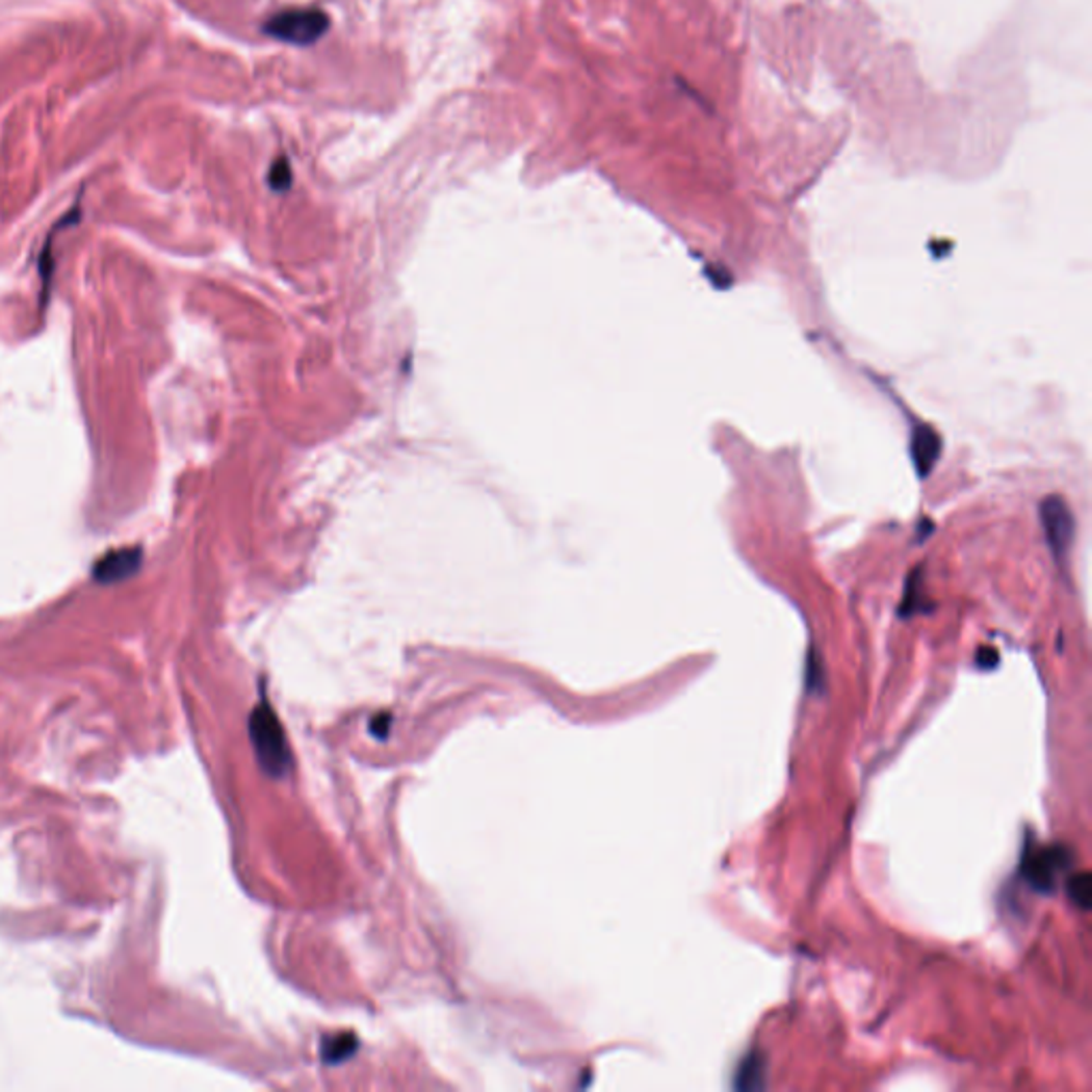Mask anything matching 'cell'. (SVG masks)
I'll list each match as a JSON object with an SVG mask.
<instances>
[{
  "mask_svg": "<svg viewBox=\"0 0 1092 1092\" xmlns=\"http://www.w3.org/2000/svg\"><path fill=\"white\" fill-rule=\"evenodd\" d=\"M248 730H250L252 747H255L257 751V758L263 771L269 773L271 777L286 775L292 766L290 749H288L284 730L278 722V716L267 702H261L255 710H252Z\"/></svg>",
  "mask_w": 1092,
  "mask_h": 1092,
  "instance_id": "1",
  "label": "cell"
},
{
  "mask_svg": "<svg viewBox=\"0 0 1092 1092\" xmlns=\"http://www.w3.org/2000/svg\"><path fill=\"white\" fill-rule=\"evenodd\" d=\"M331 28V20L320 9H286L271 16L263 32L290 46H312Z\"/></svg>",
  "mask_w": 1092,
  "mask_h": 1092,
  "instance_id": "2",
  "label": "cell"
},
{
  "mask_svg": "<svg viewBox=\"0 0 1092 1092\" xmlns=\"http://www.w3.org/2000/svg\"><path fill=\"white\" fill-rule=\"evenodd\" d=\"M1039 515H1041V525H1043L1047 546L1052 549L1057 560H1063L1071 549L1073 531H1075L1073 515L1067 506V501L1059 495H1049L1041 501Z\"/></svg>",
  "mask_w": 1092,
  "mask_h": 1092,
  "instance_id": "3",
  "label": "cell"
},
{
  "mask_svg": "<svg viewBox=\"0 0 1092 1092\" xmlns=\"http://www.w3.org/2000/svg\"><path fill=\"white\" fill-rule=\"evenodd\" d=\"M1069 862V852H1065L1059 846L1039 848L1035 852H1026V856L1022 858V875L1035 890L1049 892L1057 886L1061 870H1065Z\"/></svg>",
  "mask_w": 1092,
  "mask_h": 1092,
  "instance_id": "4",
  "label": "cell"
},
{
  "mask_svg": "<svg viewBox=\"0 0 1092 1092\" xmlns=\"http://www.w3.org/2000/svg\"><path fill=\"white\" fill-rule=\"evenodd\" d=\"M144 564L141 546H122V549L105 553L93 568V578L99 584H115L133 578Z\"/></svg>",
  "mask_w": 1092,
  "mask_h": 1092,
  "instance_id": "5",
  "label": "cell"
},
{
  "mask_svg": "<svg viewBox=\"0 0 1092 1092\" xmlns=\"http://www.w3.org/2000/svg\"><path fill=\"white\" fill-rule=\"evenodd\" d=\"M939 450H941V438L933 427L919 425L913 432L911 452H913V461H915V468L919 474L927 476L933 470V466L939 459Z\"/></svg>",
  "mask_w": 1092,
  "mask_h": 1092,
  "instance_id": "6",
  "label": "cell"
},
{
  "mask_svg": "<svg viewBox=\"0 0 1092 1092\" xmlns=\"http://www.w3.org/2000/svg\"><path fill=\"white\" fill-rule=\"evenodd\" d=\"M764 1073H766L764 1057L758 1052H749L736 1071V1088L738 1090L764 1088Z\"/></svg>",
  "mask_w": 1092,
  "mask_h": 1092,
  "instance_id": "7",
  "label": "cell"
},
{
  "mask_svg": "<svg viewBox=\"0 0 1092 1092\" xmlns=\"http://www.w3.org/2000/svg\"><path fill=\"white\" fill-rule=\"evenodd\" d=\"M357 1047H359L357 1037H353V1035H342V1037L327 1039V1041L322 1043V1052H320V1055H322V1061H324V1063H329V1065L333 1063V1065H335V1063H342V1061L350 1059V1057L357 1052Z\"/></svg>",
  "mask_w": 1092,
  "mask_h": 1092,
  "instance_id": "8",
  "label": "cell"
},
{
  "mask_svg": "<svg viewBox=\"0 0 1092 1092\" xmlns=\"http://www.w3.org/2000/svg\"><path fill=\"white\" fill-rule=\"evenodd\" d=\"M1067 892H1069V899L1080 909H1088L1090 907V899H1092V879H1090V875L1088 873L1073 875L1067 881Z\"/></svg>",
  "mask_w": 1092,
  "mask_h": 1092,
  "instance_id": "9",
  "label": "cell"
},
{
  "mask_svg": "<svg viewBox=\"0 0 1092 1092\" xmlns=\"http://www.w3.org/2000/svg\"><path fill=\"white\" fill-rule=\"evenodd\" d=\"M290 184H292L290 162H288L286 156H280V158L271 164V172H269V186H271L274 190H286Z\"/></svg>",
  "mask_w": 1092,
  "mask_h": 1092,
  "instance_id": "10",
  "label": "cell"
}]
</instances>
